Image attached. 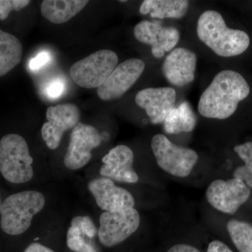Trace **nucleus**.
I'll return each instance as SVG.
<instances>
[{
    "mask_svg": "<svg viewBox=\"0 0 252 252\" xmlns=\"http://www.w3.org/2000/svg\"><path fill=\"white\" fill-rule=\"evenodd\" d=\"M196 117L190 104L181 103L178 107H174L164 120V130L168 134L189 132L196 126Z\"/></svg>",
    "mask_w": 252,
    "mask_h": 252,
    "instance_id": "20",
    "label": "nucleus"
},
{
    "mask_svg": "<svg viewBox=\"0 0 252 252\" xmlns=\"http://www.w3.org/2000/svg\"><path fill=\"white\" fill-rule=\"evenodd\" d=\"M251 190L238 178L212 182L206 190V198L214 208L223 213L233 215L248 201Z\"/></svg>",
    "mask_w": 252,
    "mask_h": 252,
    "instance_id": "8",
    "label": "nucleus"
},
{
    "mask_svg": "<svg viewBox=\"0 0 252 252\" xmlns=\"http://www.w3.org/2000/svg\"><path fill=\"white\" fill-rule=\"evenodd\" d=\"M88 187L97 205L105 212L135 206V199L132 194L125 189L117 187L107 177L94 179L89 182Z\"/></svg>",
    "mask_w": 252,
    "mask_h": 252,
    "instance_id": "15",
    "label": "nucleus"
},
{
    "mask_svg": "<svg viewBox=\"0 0 252 252\" xmlns=\"http://www.w3.org/2000/svg\"><path fill=\"white\" fill-rule=\"evenodd\" d=\"M101 142L102 137L95 127L79 122L71 132L64 157L65 167L74 170L85 166L92 158L91 151L99 147Z\"/></svg>",
    "mask_w": 252,
    "mask_h": 252,
    "instance_id": "10",
    "label": "nucleus"
},
{
    "mask_svg": "<svg viewBox=\"0 0 252 252\" xmlns=\"http://www.w3.org/2000/svg\"><path fill=\"white\" fill-rule=\"evenodd\" d=\"M51 60V56L49 53L41 52L37 55L35 58L31 60L30 62L29 67L31 70L36 71L44 67Z\"/></svg>",
    "mask_w": 252,
    "mask_h": 252,
    "instance_id": "27",
    "label": "nucleus"
},
{
    "mask_svg": "<svg viewBox=\"0 0 252 252\" xmlns=\"http://www.w3.org/2000/svg\"><path fill=\"white\" fill-rule=\"evenodd\" d=\"M23 47L16 36L0 30V77L6 75L21 63Z\"/></svg>",
    "mask_w": 252,
    "mask_h": 252,
    "instance_id": "19",
    "label": "nucleus"
},
{
    "mask_svg": "<svg viewBox=\"0 0 252 252\" xmlns=\"http://www.w3.org/2000/svg\"><path fill=\"white\" fill-rule=\"evenodd\" d=\"M167 252H201L191 245L180 244L172 247Z\"/></svg>",
    "mask_w": 252,
    "mask_h": 252,
    "instance_id": "29",
    "label": "nucleus"
},
{
    "mask_svg": "<svg viewBox=\"0 0 252 252\" xmlns=\"http://www.w3.org/2000/svg\"><path fill=\"white\" fill-rule=\"evenodd\" d=\"M196 32L198 39L220 57L239 56L250 46L248 34L228 28L221 14L215 10L202 13L197 22Z\"/></svg>",
    "mask_w": 252,
    "mask_h": 252,
    "instance_id": "2",
    "label": "nucleus"
},
{
    "mask_svg": "<svg viewBox=\"0 0 252 252\" xmlns=\"http://www.w3.org/2000/svg\"><path fill=\"white\" fill-rule=\"evenodd\" d=\"M87 0H45L41 4L44 18L54 24L67 22L84 9Z\"/></svg>",
    "mask_w": 252,
    "mask_h": 252,
    "instance_id": "17",
    "label": "nucleus"
},
{
    "mask_svg": "<svg viewBox=\"0 0 252 252\" xmlns=\"http://www.w3.org/2000/svg\"><path fill=\"white\" fill-rule=\"evenodd\" d=\"M71 225L77 227L88 238H94L97 234V228L90 217L78 216L73 218Z\"/></svg>",
    "mask_w": 252,
    "mask_h": 252,
    "instance_id": "25",
    "label": "nucleus"
},
{
    "mask_svg": "<svg viewBox=\"0 0 252 252\" xmlns=\"http://www.w3.org/2000/svg\"><path fill=\"white\" fill-rule=\"evenodd\" d=\"M140 224V215L134 207L104 212L99 217V242L107 248H112L133 234Z\"/></svg>",
    "mask_w": 252,
    "mask_h": 252,
    "instance_id": "7",
    "label": "nucleus"
},
{
    "mask_svg": "<svg viewBox=\"0 0 252 252\" xmlns=\"http://www.w3.org/2000/svg\"><path fill=\"white\" fill-rule=\"evenodd\" d=\"M189 7L187 0H145L141 4L140 13L159 19H180L187 14Z\"/></svg>",
    "mask_w": 252,
    "mask_h": 252,
    "instance_id": "18",
    "label": "nucleus"
},
{
    "mask_svg": "<svg viewBox=\"0 0 252 252\" xmlns=\"http://www.w3.org/2000/svg\"><path fill=\"white\" fill-rule=\"evenodd\" d=\"M44 195L35 190H25L7 197L1 205L0 225L6 234H23L31 227L32 220L45 205Z\"/></svg>",
    "mask_w": 252,
    "mask_h": 252,
    "instance_id": "3",
    "label": "nucleus"
},
{
    "mask_svg": "<svg viewBox=\"0 0 252 252\" xmlns=\"http://www.w3.org/2000/svg\"><path fill=\"white\" fill-rule=\"evenodd\" d=\"M64 89V82L61 79H56L51 81L46 88V94L50 98L57 99L62 94Z\"/></svg>",
    "mask_w": 252,
    "mask_h": 252,
    "instance_id": "26",
    "label": "nucleus"
},
{
    "mask_svg": "<svg viewBox=\"0 0 252 252\" xmlns=\"http://www.w3.org/2000/svg\"><path fill=\"white\" fill-rule=\"evenodd\" d=\"M119 57L111 50H99L71 66L69 74L78 86L84 89L99 88L118 65Z\"/></svg>",
    "mask_w": 252,
    "mask_h": 252,
    "instance_id": "6",
    "label": "nucleus"
},
{
    "mask_svg": "<svg viewBox=\"0 0 252 252\" xmlns=\"http://www.w3.org/2000/svg\"><path fill=\"white\" fill-rule=\"evenodd\" d=\"M227 230L232 241L240 252H252V224L248 222L230 220Z\"/></svg>",
    "mask_w": 252,
    "mask_h": 252,
    "instance_id": "21",
    "label": "nucleus"
},
{
    "mask_svg": "<svg viewBox=\"0 0 252 252\" xmlns=\"http://www.w3.org/2000/svg\"><path fill=\"white\" fill-rule=\"evenodd\" d=\"M1 205H2V202H1V195H0V214H1Z\"/></svg>",
    "mask_w": 252,
    "mask_h": 252,
    "instance_id": "31",
    "label": "nucleus"
},
{
    "mask_svg": "<svg viewBox=\"0 0 252 252\" xmlns=\"http://www.w3.org/2000/svg\"><path fill=\"white\" fill-rule=\"evenodd\" d=\"M197 56L187 48L172 50L162 64L164 77L172 86L183 87L195 79Z\"/></svg>",
    "mask_w": 252,
    "mask_h": 252,
    "instance_id": "13",
    "label": "nucleus"
},
{
    "mask_svg": "<svg viewBox=\"0 0 252 252\" xmlns=\"http://www.w3.org/2000/svg\"><path fill=\"white\" fill-rule=\"evenodd\" d=\"M27 142L18 134H8L0 140V172L14 184L29 182L34 175Z\"/></svg>",
    "mask_w": 252,
    "mask_h": 252,
    "instance_id": "4",
    "label": "nucleus"
},
{
    "mask_svg": "<svg viewBox=\"0 0 252 252\" xmlns=\"http://www.w3.org/2000/svg\"><path fill=\"white\" fill-rule=\"evenodd\" d=\"M104 165L99 173L104 177L125 183H136L138 175L133 168L134 154L130 147L118 145L102 159Z\"/></svg>",
    "mask_w": 252,
    "mask_h": 252,
    "instance_id": "16",
    "label": "nucleus"
},
{
    "mask_svg": "<svg viewBox=\"0 0 252 252\" xmlns=\"http://www.w3.org/2000/svg\"><path fill=\"white\" fill-rule=\"evenodd\" d=\"M31 2L29 0H0V21H4L11 11H21Z\"/></svg>",
    "mask_w": 252,
    "mask_h": 252,
    "instance_id": "24",
    "label": "nucleus"
},
{
    "mask_svg": "<svg viewBox=\"0 0 252 252\" xmlns=\"http://www.w3.org/2000/svg\"><path fill=\"white\" fill-rule=\"evenodd\" d=\"M250 94V87L245 78L235 71L225 69L215 76L202 94L198 112L208 119H228Z\"/></svg>",
    "mask_w": 252,
    "mask_h": 252,
    "instance_id": "1",
    "label": "nucleus"
},
{
    "mask_svg": "<svg viewBox=\"0 0 252 252\" xmlns=\"http://www.w3.org/2000/svg\"><path fill=\"white\" fill-rule=\"evenodd\" d=\"M177 93L173 88H147L137 93L135 102L147 112L154 125L164 122L167 114L175 107Z\"/></svg>",
    "mask_w": 252,
    "mask_h": 252,
    "instance_id": "14",
    "label": "nucleus"
},
{
    "mask_svg": "<svg viewBox=\"0 0 252 252\" xmlns=\"http://www.w3.org/2000/svg\"><path fill=\"white\" fill-rule=\"evenodd\" d=\"M46 115L48 122L42 126L41 136L47 147L54 150L59 147L63 134L79 124L80 110L74 104H59L49 107Z\"/></svg>",
    "mask_w": 252,
    "mask_h": 252,
    "instance_id": "11",
    "label": "nucleus"
},
{
    "mask_svg": "<svg viewBox=\"0 0 252 252\" xmlns=\"http://www.w3.org/2000/svg\"><path fill=\"white\" fill-rule=\"evenodd\" d=\"M145 69V63L140 59L126 60L118 64L112 74L97 89L99 98L112 101L121 98L140 79Z\"/></svg>",
    "mask_w": 252,
    "mask_h": 252,
    "instance_id": "9",
    "label": "nucleus"
},
{
    "mask_svg": "<svg viewBox=\"0 0 252 252\" xmlns=\"http://www.w3.org/2000/svg\"><path fill=\"white\" fill-rule=\"evenodd\" d=\"M85 236L79 228L71 225L67 233L68 248L74 252H97L94 245L87 242Z\"/></svg>",
    "mask_w": 252,
    "mask_h": 252,
    "instance_id": "23",
    "label": "nucleus"
},
{
    "mask_svg": "<svg viewBox=\"0 0 252 252\" xmlns=\"http://www.w3.org/2000/svg\"><path fill=\"white\" fill-rule=\"evenodd\" d=\"M207 252H233V251L225 244L220 240H215L209 245Z\"/></svg>",
    "mask_w": 252,
    "mask_h": 252,
    "instance_id": "28",
    "label": "nucleus"
},
{
    "mask_svg": "<svg viewBox=\"0 0 252 252\" xmlns=\"http://www.w3.org/2000/svg\"><path fill=\"white\" fill-rule=\"evenodd\" d=\"M135 39L142 44L152 46V54L156 59H162L166 53L171 52L180 39V31L160 23L142 21L134 28Z\"/></svg>",
    "mask_w": 252,
    "mask_h": 252,
    "instance_id": "12",
    "label": "nucleus"
},
{
    "mask_svg": "<svg viewBox=\"0 0 252 252\" xmlns=\"http://www.w3.org/2000/svg\"><path fill=\"white\" fill-rule=\"evenodd\" d=\"M151 147L158 166L175 177H187L198 162L193 149L177 145L162 134L152 137Z\"/></svg>",
    "mask_w": 252,
    "mask_h": 252,
    "instance_id": "5",
    "label": "nucleus"
},
{
    "mask_svg": "<svg viewBox=\"0 0 252 252\" xmlns=\"http://www.w3.org/2000/svg\"><path fill=\"white\" fill-rule=\"evenodd\" d=\"M234 151L245 162V165L235 170L234 178L243 181L248 187L252 189V142L235 146Z\"/></svg>",
    "mask_w": 252,
    "mask_h": 252,
    "instance_id": "22",
    "label": "nucleus"
},
{
    "mask_svg": "<svg viewBox=\"0 0 252 252\" xmlns=\"http://www.w3.org/2000/svg\"><path fill=\"white\" fill-rule=\"evenodd\" d=\"M24 252H55L47 247L39 243H32L26 248Z\"/></svg>",
    "mask_w": 252,
    "mask_h": 252,
    "instance_id": "30",
    "label": "nucleus"
}]
</instances>
